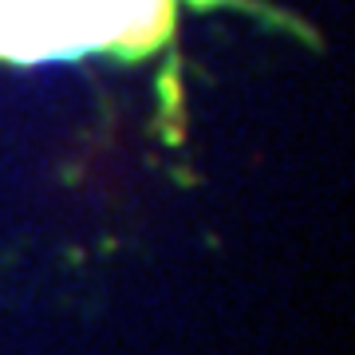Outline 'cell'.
Listing matches in <instances>:
<instances>
[{
    "label": "cell",
    "mask_w": 355,
    "mask_h": 355,
    "mask_svg": "<svg viewBox=\"0 0 355 355\" xmlns=\"http://www.w3.org/2000/svg\"><path fill=\"white\" fill-rule=\"evenodd\" d=\"M166 0H0V55L67 60L142 36Z\"/></svg>",
    "instance_id": "obj_1"
}]
</instances>
